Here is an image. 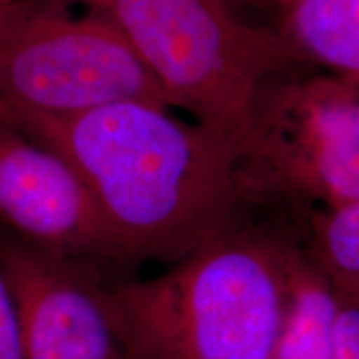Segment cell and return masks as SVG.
<instances>
[{
    "label": "cell",
    "instance_id": "obj_1",
    "mask_svg": "<svg viewBox=\"0 0 359 359\" xmlns=\"http://www.w3.org/2000/svg\"><path fill=\"white\" fill-rule=\"evenodd\" d=\"M0 122L69 161L127 263L180 262L238 228L240 154L167 107L122 102L47 116L0 103Z\"/></svg>",
    "mask_w": 359,
    "mask_h": 359
},
{
    "label": "cell",
    "instance_id": "obj_2",
    "mask_svg": "<svg viewBox=\"0 0 359 359\" xmlns=\"http://www.w3.org/2000/svg\"><path fill=\"white\" fill-rule=\"evenodd\" d=\"M290 245L241 228L163 275L110 285L132 359H269L288 303Z\"/></svg>",
    "mask_w": 359,
    "mask_h": 359
},
{
    "label": "cell",
    "instance_id": "obj_3",
    "mask_svg": "<svg viewBox=\"0 0 359 359\" xmlns=\"http://www.w3.org/2000/svg\"><path fill=\"white\" fill-rule=\"evenodd\" d=\"M109 20L160 85L168 107L240 156L264 103L308 62L280 29L241 20L236 0H67Z\"/></svg>",
    "mask_w": 359,
    "mask_h": 359
},
{
    "label": "cell",
    "instance_id": "obj_4",
    "mask_svg": "<svg viewBox=\"0 0 359 359\" xmlns=\"http://www.w3.org/2000/svg\"><path fill=\"white\" fill-rule=\"evenodd\" d=\"M67 0H20L0 15V103L72 116L122 102L167 107L160 85L109 20Z\"/></svg>",
    "mask_w": 359,
    "mask_h": 359
},
{
    "label": "cell",
    "instance_id": "obj_5",
    "mask_svg": "<svg viewBox=\"0 0 359 359\" xmlns=\"http://www.w3.org/2000/svg\"><path fill=\"white\" fill-rule=\"evenodd\" d=\"M240 185L246 203L359 201V83L327 72L281 83L240 156Z\"/></svg>",
    "mask_w": 359,
    "mask_h": 359
},
{
    "label": "cell",
    "instance_id": "obj_6",
    "mask_svg": "<svg viewBox=\"0 0 359 359\" xmlns=\"http://www.w3.org/2000/svg\"><path fill=\"white\" fill-rule=\"evenodd\" d=\"M0 268L24 359H132L100 268L53 257L0 231Z\"/></svg>",
    "mask_w": 359,
    "mask_h": 359
},
{
    "label": "cell",
    "instance_id": "obj_7",
    "mask_svg": "<svg viewBox=\"0 0 359 359\" xmlns=\"http://www.w3.org/2000/svg\"><path fill=\"white\" fill-rule=\"evenodd\" d=\"M0 231L53 257L127 263L95 201L67 160L0 122Z\"/></svg>",
    "mask_w": 359,
    "mask_h": 359
},
{
    "label": "cell",
    "instance_id": "obj_8",
    "mask_svg": "<svg viewBox=\"0 0 359 359\" xmlns=\"http://www.w3.org/2000/svg\"><path fill=\"white\" fill-rule=\"evenodd\" d=\"M339 296L311 257L290 246L288 303L269 359H334Z\"/></svg>",
    "mask_w": 359,
    "mask_h": 359
},
{
    "label": "cell",
    "instance_id": "obj_9",
    "mask_svg": "<svg viewBox=\"0 0 359 359\" xmlns=\"http://www.w3.org/2000/svg\"><path fill=\"white\" fill-rule=\"evenodd\" d=\"M276 8L308 64L359 83V0H278Z\"/></svg>",
    "mask_w": 359,
    "mask_h": 359
},
{
    "label": "cell",
    "instance_id": "obj_10",
    "mask_svg": "<svg viewBox=\"0 0 359 359\" xmlns=\"http://www.w3.org/2000/svg\"><path fill=\"white\" fill-rule=\"evenodd\" d=\"M309 257L338 296L359 302V201L311 215Z\"/></svg>",
    "mask_w": 359,
    "mask_h": 359
},
{
    "label": "cell",
    "instance_id": "obj_11",
    "mask_svg": "<svg viewBox=\"0 0 359 359\" xmlns=\"http://www.w3.org/2000/svg\"><path fill=\"white\" fill-rule=\"evenodd\" d=\"M0 359H24L15 302L2 268H0Z\"/></svg>",
    "mask_w": 359,
    "mask_h": 359
},
{
    "label": "cell",
    "instance_id": "obj_12",
    "mask_svg": "<svg viewBox=\"0 0 359 359\" xmlns=\"http://www.w3.org/2000/svg\"><path fill=\"white\" fill-rule=\"evenodd\" d=\"M334 359H359V302L341 296L336 320Z\"/></svg>",
    "mask_w": 359,
    "mask_h": 359
},
{
    "label": "cell",
    "instance_id": "obj_13",
    "mask_svg": "<svg viewBox=\"0 0 359 359\" xmlns=\"http://www.w3.org/2000/svg\"><path fill=\"white\" fill-rule=\"evenodd\" d=\"M17 2H20V0H0V15L6 11H8L12 6H15Z\"/></svg>",
    "mask_w": 359,
    "mask_h": 359
},
{
    "label": "cell",
    "instance_id": "obj_14",
    "mask_svg": "<svg viewBox=\"0 0 359 359\" xmlns=\"http://www.w3.org/2000/svg\"><path fill=\"white\" fill-rule=\"evenodd\" d=\"M250 2H258V4H269V6H275L278 4V0H250Z\"/></svg>",
    "mask_w": 359,
    "mask_h": 359
}]
</instances>
